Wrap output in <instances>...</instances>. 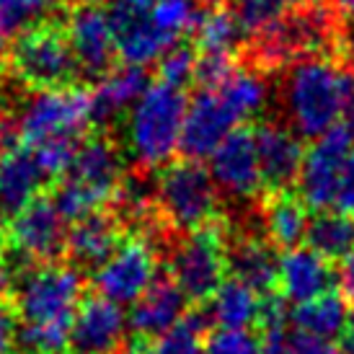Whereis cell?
Masks as SVG:
<instances>
[{"mask_svg": "<svg viewBox=\"0 0 354 354\" xmlns=\"http://www.w3.org/2000/svg\"><path fill=\"white\" fill-rule=\"evenodd\" d=\"M83 303V277L70 264H37L13 285V310L21 321L19 342L29 354H62Z\"/></svg>", "mask_w": 354, "mask_h": 354, "instance_id": "cell-1", "label": "cell"}, {"mask_svg": "<svg viewBox=\"0 0 354 354\" xmlns=\"http://www.w3.org/2000/svg\"><path fill=\"white\" fill-rule=\"evenodd\" d=\"M349 86L352 75L326 55H308L292 62L279 86V104L290 127L310 140L339 127Z\"/></svg>", "mask_w": 354, "mask_h": 354, "instance_id": "cell-2", "label": "cell"}, {"mask_svg": "<svg viewBox=\"0 0 354 354\" xmlns=\"http://www.w3.org/2000/svg\"><path fill=\"white\" fill-rule=\"evenodd\" d=\"M189 99L181 88L163 80L150 83L142 99L127 114V150L142 171L166 168L181 150Z\"/></svg>", "mask_w": 354, "mask_h": 354, "instance_id": "cell-3", "label": "cell"}, {"mask_svg": "<svg viewBox=\"0 0 354 354\" xmlns=\"http://www.w3.org/2000/svg\"><path fill=\"white\" fill-rule=\"evenodd\" d=\"M124 184V166L119 148L104 135H91L80 142L65 176L57 178L55 205L68 223L99 212L106 202H114Z\"/></svg>", "mask_w": 354, "mask_h": 354, "instance_id": "cell-4", "label": "cell"}, {"mask_svg": "<svg viewBox=\"0 0 354 354\" xmlns=\"http://www.w3.org/2000/svg\"><path fill=\"white\" fill-rule=\"evenodd\" d=\"M6 73L31 91L75 86L80 70L65 26L41 21L16 34L6 50Z\"/></svg>", "mask_w": 354, "mask_h": 354, "instance_id": "cell-5", "label": "cell"}, {"mask_svg": "<svg viewBox=\"0 0 354 354\" xmlns=\"http://www.w3.org/2000/svg\"><path fill=\"white\" fill-rule=\"evenodd\" d=\"M217 184L209 168L199 160H171L156 178V207L163 225L181 233H194L199 227L217 223Z\"/></svg>", "mask_w": 354, "mask_h": 354, "instance_id": "cell-6", "label": "cell"}, {"mask_svg": "<svg viewBox=\"0 0 354 354\" xmlns=\"http://www.w3.org/2000/svg\"><path fill=\"white\" fill-rule=\"evenodd\" d=\"M16 117H19L21 145L31 150L52 140L83 142L93 124L91 88L75 83L65 88L34 91Z\"/></svg>", "mask_w": 354, "mask_h": 354, "instance_id": "cell-7", "label": "cell"}, {"mask_svg": "<svg viewBox=\"0 0 354 354\" xmlns=\"http://www.w3.org/2000/svg\"><path fill=\"white\" fill-rule=\"evenodd\" d=\"M227 230L217 220L187 233L168 256V277L194 303H209L227 274Z\"/></svg>", "mask_w": 354, "mask_h": 354, "instance_id": "cell-8", "label": "cell"}, {"mask_svg": "<svg viewBox=\"0 0 354 354\" xmlns=\"http://www.w3.org/2000/svg\"><path fill=\"white\" fill-rule=\"evenodd\" d=\"M336 37L334 13L315 3L285 13L272 29L259 34L254 41V59L259 68H290L308 55H321Z\"/></svg>", "mask_w": 354, "mask_h": 354, "instance_id": "cell-9", "label": "cell"}, {"mask_svg": "<svg viewBox=\"0 0 354 354\" xmlns=\"http://www.w3.org/2000/svg\"><path fill=\"white\" fill-rule=\"evenodd\" d=\"M158 279V251L145 233L124 238L106 261L93 269V287L117 305L138 303Z\"/></svg>", "mask_w": 354, "mask_h": 354, "instance_id": "cell-10", "label": "cell"}, {"mask_svg": "<svg viewBox=\"0 0 354 354\" xmlns=\"http://www.w3.org/2000/svg\"><path fill=\"white\" fill-rule=\"evenodd\" d=\"M8 246L26 266L52 264L68 248V220L52 197H37L10 217Z\"/></svg>", "mask_w": 354, "mask_h": 354, "instance_id": "cell-11", "label": "cell"}, {"mask_svg": "<svg viewBox=\"0 0 354 354\" xmlns=\"http://www.w3.org/2000/svg\"><path fill=\"white\" fill-rule=\"evenodd\" d=\"M241 122H246V117L223 86L199 88L189 101L181 153L189 160H205L220 148V142L230 132H236Z\"/></svg>", "mask_w": 354, "mask_h": 354, "instance_id": "cell-12", "label": "cell"}, {"mask_svg": "<svg viewBox=\"0 0 354 354\" xmlns=\"http://www.w3.org/2000/svg\"><path fill=\"white\" fill-rule=\"evenodd\" d=\"M352 148L354 135L339 124L331 132L313 140L310 148L305 150L297 187H300V199L310 209L326 212L328 207L336 205L342 171H344V163L349 153H352Z\"/></svg>", "mask_w": 354, "mask_h": 354, "instance_id": "cell-13", "label": "cell"}, {"mask_svg": "<svg viewBox=\"0 0 354 354\" xmlns=\"http://www.w3.org/2000/svg\"><path fill=\"white\" fill-rule=\"evenodd\" d=\"M70 50L75 55L80 75L86 78H104L109 70L117 68L114 59L119 57L109 8L101 3H78L70 6L68 21H65Z\"/></svg>", "mask_w": 354, "mask_h": 354, "instance_id": "cell-14", "label": "cell"}, {"mask_svg": "<svg viewBox=\"0 0 354 354\" xmlns=\"http://www.w3.org/2000/svg\"><path fill=\"white\" fill-rule=\"evenodd\" d=\"M209 174L223 194L233 199H254L264 189L254 132L243 127L230 132L209 156Z\"/></svg>", "mask_w": 354, "mask_h": 354, "instance_id": "cell-15", "label": "cell"}, {"mask_svg": "<svg viewBox=\"0 0 354 354\" xmlns=\"http://www.w3.org/2000/svg\"><path fill=\"white\" fill-rule=\"evenodd\" d=\"M127 324L122 305L101 295L86 297L70 328V349L73 354H117L124 346Z\"/></svg>", "mask_w": 354, "mask_h": 354, "instance_id": "cell-16", "label": "cell"}, {"mask_svg": "<svg viewBox=\"0 0 354 354\" xmlns=\"http://www.w3.org/2000/svg\"><path fill=\"white\" fill-rule=\"evenodd\" d=\"M109 19H111V29H114L117 52L122 62L148 68L150 62H158L176 44L153 24L148 10L129 8V6H122L114 0L109 6Z\"/></svg>", "mask_w": 354, "mask_h": 354, "instance_id": "cell-17", "label": "cell"}, {"mask_svg": "<svg viewBox=\"0 0 354 354\" xmlns=\"http://www.w3.org/2000/svg\"><path fill=\"white\" fill-rule=\"evenodd\" d=\"M334 269L328 259L315 254L310 246L290 248L279 256V282L277 290L279 295L295 305L310 303L315 297L331 292L334 285Z\"/></svg>", "mask_w": 354, "mask_h": 354, "instance_id": "cell-18", "label": "cell"}, {"mask_svg": "<svg viewBox=\"0 0 354 354\" xmlns=\"http://www.w3.org/2000/svg\"><path fill=\"white\" fill-rule=\"evenodd\" d=\"M254 135L261 174H264V187H269L272 192H285L292 181H297L300 168H303L305 150L300 145L297 132L292 127L269 122V124H261Z\"/></svg>", "mask_w": 354, "mask_h": 354, "instance_id": "cell-19", "label": "cell"}, {"mask_svg": "<svg viewBox=\"0 0 354 354\" xmlns=\"http://www.w3.org/2000/svg\"><path fill=\"white\" fill-rule=\"evenodd\" d=\"M187 318V295L171 277H158L129 310V326L138 339H158Z\"/></svg>", "mask_w": 354, "mask_h": 354, "instance_id": "cell-20", "label": "cell"}, {"mask_svg": "<svg viewBox=\"0 0 354 354\" xmlns=\"http://www.w3.org/2000/svg\"><path fill=\"white\" fill-rule=\"evenodd\" d=\"M150 88V75L140 65L119 62L117 68H111L104 78L96 80V86L91 88V104H93V122L109 124L111 119L124 114L135 106L142 93Z\"/></svg>", "mask_w": 354, "mask_h": 354, "instance_id": "cell-21", "label": "cell"}, {"mask_svg": "<svg viewBox=\"0 0 354 354\" xmlns=\"http://www.w3.org/2000/svg\"><path fill=\"white\" fill-rule=\"evenodd\" d=\"M44 171L34 150L26 145H16L0 153V209L16 215L26 205H31L44 187Z\"/></svg>", "mask_w": 354, "mask_h": 354, "instance_id": "cell-22", "label": "cell"}, {"mask_svg": "<svg viewBox=\"0 0 354 354\" xmlns=\"http://www.w3.org/2000/svg\"><path fill=\"white\" fill-rule=\"evenodd\" d=\"M227 272L259 295H272L279 282V256L266 238L238 236L227 243Z\"/></svg>", "mask_w": 354, "mask_h": 354, "instance_id": "cell-23", "label": "cell"}, {"mask_svg": "<svg viewBox=\"0 0 354 354\" xmlns=\"http://www.w3.org/2000/svg\"><path fill=\"white\" fill-rule=\"evenodd\" d=\"M122 220L111 212H91L68 227V251L73 264L99 269L122 243Z\"/></svg>", "mask_w": 354, "mask_h": 354, "instance_id": "cell-24", "label": "cell"}, {"mask_svg": "<svg viewBox=\"0 0 354 354\" xmlns=\"http://www.w3.org/2000/svg\"><path fill=\"white\" fill-rule=\"evenodd\" d=\"M261 225H264V238L274 248L282 251L297 248L300 241L308 238L310 227L308 205L290 192H272L261 202Z\"/></svg>", "mask_w": 354, "mask_h": 354, "instance_id": "cell-25", "label": "cell"}, {"mask_svg": "<svg viewBox=\"0 0 354 354\" xmlns=\"http://www.w3.org/2000/svg\"><path fill=\"white\" fill-rule=\"evenodd\" d=\"M261 303L264 295H259L254 287L243 285L238 279H225L223 287L217 290L209 308H207V318L217 326V328H248V326H259V315H261Z\"/></svg>", "mask_w": 354, "mask_h": 354, "instance_id": "cell-26", "label": "cell"}, {"mask_svg": "<svg viewBox=\"0 0 354 354\" xmlns=\"http://www.w3.org/2000/svg\"><path fill=\"white\" fill-rule=\"evenodd\" d=\"M349 305L342 295L336 292H326V295L315 297L310 303L295 305L292 310V324L295 328L305 331V334H313L318 339H342L346 324H349Z\"/></svg>", "mask_w": 354, "mask_h": 354, "instance_id": "cell-27", "label": "cell"}, {"mask_svg": "<svg viewBox=\"0 0 354 354\" xmlns=\"http://www.w3.org/2000/svg\"><path fill=\"white\" fill-rule=\"evenodd\" d=\"M308 246L328 261H344L354 254V217L339 209H326L315 215L308 227Z\"/></svg>", "mask_w": 354, "mask_h": 354, "instance_id": "cell-28", "label": "cell"}, {"mask_svg": "<svg viewBox=\"0 0 354 354\" xmlns=\"http://www.w3.org/2000/svg\"><path fill=\"white\" fill-rule=\"evenodd\" d=\"M194 34H197L199 55L209 57H233V52L243 39V29L238 26L236 16L227 8L205 10Z\"/></svg>", "mask_w": 354, "mask_h": 354, "instance_id": "cell-29", "label": "cell"}, {"mask_svg": "<svg viewBox=\"0 0 354 354\" xmlns=\"http://www.w3.org/2000/svg\"><path fill=\"white\" fill-rule=\"evenodd\" d=\"M207 313H189L178 326L145 344V354H205Z\"/></svg>", "mask_w": 354, "mask_h": 354, "instance_id": "cell-30", "label": "cell"}, {"mask_svg": "<svg viewBox=\"0 0 354 354\" xmlns=\"http://www.w3.org/2000/svg\"><path fill=\"white\" fill-rule=\"evenodd\" d=\"M202 0H156V6L148 10L153 24L166 34L171 41H176L187 34V31L197 29L199 19H202Z\"/></svg>", "mask_w": 354, "mask_h": 354, "instance_id": "cell-31", "label": "cell"}, {"mask_svg": "<svg viewBox=\"0 0 354 354\" xmlns=\"http://www.w3.org/2000/svg\"><path fill=\"white\" fill-rule=\"evenodd\" d=\"M227 10L236 16L243 34L259 37L285 16L287 0H227Z\"/></svg>", "mask_w": 354, "mask_h": 354, "instance_id": "cell-32", "label": "cell"}, {"mask_svg": "<svg viewBox=\"0 0 354 354\" xmlns=\"http://www.w3.org/2000/svg\"><path fill=\"white\" fill-rule=\"evenodd\" d=\"M261 354H342V349L318 339L313 334H305L300 328L287 331L274 328V331H261Z\"/></svg>", "mask_w": 354, "mask_h": 354, "instance_id": "cell-33", "label": "cell"}, {"mask_svg": "<svg viewBox=\"0 0 354 354\" xmlns=\"http://www.w3.org/2000/svg\"><path fill=\"white\" fill-rule=\"evenodd\" d=\"M197 52L187 44H174L163 57L158 59V80L184 91L187 83L197 80Z\"/></svg>", "mask_w": 354, "mask_h": 354, "instance_id": "cell-34", "label": "cell"}, {"mask_svg": "<svg viewBox=\"0 0 354 354\" xmlns=\"http://www.w3.org/2000/svg\"><path fill=\"white\" fill-rule=\"evenodd\" d=\"M59 0H0V21L10 31H24L37 26L50 16Z\"/></svg>", "mask_w": 354, "mask_h": 354, "instance_id": "cell-35", "label": "cell"}, {"mask_svg": "<svg viewBox=\"0 0 354 354\" xmlns=\"http://www.w3.org/2000/svg\"><path fill=\"white\" fill-rule=\"evenodd\" d=\"M205 354H261V336L246 328H215L205 339Z\"/></svg>", "mask_w": 354, "mask_h": 354, "instance_id": "cell-36", "label": "cell"}, {"mask_svg": "<svg viewBox=\"0 0 354 354\" xmlns=\"http://www.w3.org/2000/svg\"><path fill=\"white\" fill-rule=\"evenodd\" d=\"M19 344V318L16 310L0 297V354H13Z\"/></svg>", "mask_w": 354, "mask_h": 354, "instance_id": "cell-37", "label": "cell"}, {"mask_svg": "<svg viewBox=\"0 0 354 354\" xmlns=\"http://www.w3.org/2000/svg\"><path fill=\"white\" fill-rule=\"evenodd\" d=\"M336 209L339 212H346L352 215L354 212V148L349 153L344 163V171H342V181H339V194H336Z\"/></svg>", "mask_w": 354, "mask_h": 354, "instance_id": "cell-38", "label": "cell"}, {"mask_svg": "<svg viewBox=\"0 0 354 354\" xmlns=\"http://www.w3.org/2000/svg\"><path fill=\"white\" fill-rule=\"evenodd\" d=\"M21 145V132H19V117L13 111L0 109V153L8 148Z\"/></svg>", "mask_w": 354, "mask_h": 354, "instance_id": "cell-39", "label": "cell"}, {"mask_svg": "<svg viewBox=\"0 0 354 354\" xmlns=\"http://www.w3.org/2000/svg\"><path fill=\"white\" fill-rule=\"evenodd\" d=\"M336 279H339V290H342V297L346 300V305L354 308V254H349L339 264V272H336Z\"/></svg>", "mask_w": 354, "mask_h": 354, "instance_id": "cell-40", "label": "cell"}, {"mask_svg": "<svg viewBox=\"0 0 354 354\" xmlns=\"http://www.w3.org/2000/svg\"><path fill=\"white\" fill-rule=\"evenodd\" d=\"M6 243H8V236H6V225H3V209H0V287L8 285V256H6Z\"/></svg>", "mask_w": 354, "mask_h": 354, "instance_id": "cell-41", "label": "cell"}, {"mask_svg": "<svg viewBox=\"0 0 354 354\" xmlns=\"http://www.w3.org/2000/svg\"><path fill=\"white\" fill-rule=\"evenodd\" d=\"M342 127H346L354 135V78L352 86H349V93H346V104H344V117H342Z\"/></svg>", "mask_w": 354, "mask_h": 354, "instance_id": "cell-42", "label": "cell"}, {"mask_svg": "<svg viewBox=\"0 0 354 354\" xmlns=\"http://www.w3.org/2000/svg\"><path fill=\"white\" fill-rule=\"evenodd\" d=\"M342 354H354V315L349 318L344 334H342Z\"/></svg>", "mask_w": 354, "mask_h": 354, "instance_id": "cell-43", "label": "cell"}, {"mask_svg": "<svg viewBox=\"0 0 354 354\" xmlns=\"http://www.w3.org/2000/svg\"><path fill=\"white\" fill-rule=\"evenodd\" d=\"M122 6H129V8H138V10H150L156 6V0H117Z\"/></svg>", "mask_w": 354, "mask_h": 354, "instance_id": "cell-44", "label": "cell"}, {"mask_svg": "<svg viewBox=\"0 0 354 354\" xmlns=\"http://www.w3.org/2000/svg\"><path fill=\"white\" fill-rule=\"evenodd\" d=\"M339 10L344 13V19L354 24V0H339Z\"/></svg>", "mask_w": 354, "mask_h": 354, "instance_id": "cell-45", "label": "cell"}, {"mask_svg": "<svg viewBox=\"0 0 354 354\" xmlns=\"http://www.w3.org/2000/svg\"><path fill=\"white\" fill-rule=\"evenodd\" d=\"M346 62H349V68L354 73V39L349 41V47H346Z\"/></svg>", "mask_w": 354, "mask_h": 354, "instance_id": "cell-46", "label": "cell"}, {"mask_svg": "<svg viewBox=\"0 0 354 354\" xmlns=\"http://www.w3.org/2000/svg\"><path fill=\"white\" fill-rule=\"evenodd\" d=\"M6 37H8V29L3 26V21H0V50L6 47Z\"/></svg>", "mask_w": 354, "mask_h": 354, "instance_id": "cell-47", "label": "cell"}, {"mask_svg": "<svg viewBox=\"0 0 354 354\" xmlns=\"http://www.w3.org/2000/svg\"><path fill=\"white\" fill-rule=\"evenodd\" d=\"M297 3H303V6H315V3H321V0H297Z\"/></svg>", "mask_w": 354, "mask_h": 354, "instance_id": "cell-48", "label": "cell"}]
</instances>
